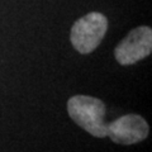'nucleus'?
I'll use <instances>...</instances> for the list:
<instances>
[{
    "label": "nucleus",
    "instance_id": "obj_1",
    "mask_svg": "<svg viewBox=\"0 0 152 152\" xmlns=\"http://www.w3.org/2000/svg\"><path fill=\"white\" fill-rule=\"evenodd\" d=\"M67 113L79 127L96 138L108 136L107 107L100 99L89 95H75L67 102Z\"/></svg>",
    "mask_w": 152,
    "mask_h": 152
},
{
    "label": "nucleus",
    "instance_id": "obj_2",
    "mask_svg": "<svg viewBox=\"0 0 152 152\" xmlns=\"http://www.w3.org/2000/svg\"><path fill=\"white\" fill-rule=\"evenodd\" d=\"M108 31V19L102 13L91 12L77 19L70 33L74 48L83 55L91 53L100 45Z\"/></svg>",
    "mask_w": 152,
    "mask_h": 152
},
{
    "label": "nucleus",
    "instance_id": "obj_3",
    "mask_svg": "<svg viewBox=\"0 0 152 152\" xmlns=\"http://www.w3.org/2000/svg\"><path fill=\"white\" fill-rule=\"evenodd\" d=\"M152 51V29L141 26L132 29L114 50L118 64L129 66L146 58Z\"/></svg>",
    "mask_w": 152,
    "mask_h": 152
},
{
    "label": "nucleus",
    "instance_id": "obj_4",
    "mask_svg": "<svg viewBox=\"0 0 152 152\" xmlns=\"http://www.w3.org/2000/svg\"><path fill=\"white\" fill-rule=\"evenodd\" d=\"M150 126L138 114H127L108 123V136L114 143L134 145L148 137Z\"/></svg>",
    "mask_w": 152,
    "mask_h": 152
}]
</instances>
